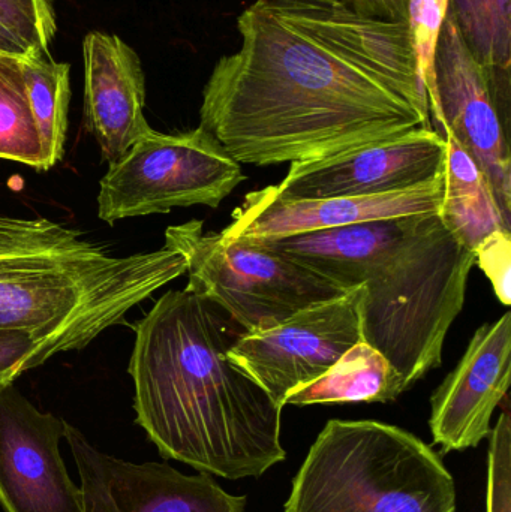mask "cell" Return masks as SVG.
<instances>
[{
  "label": "cell",
  "mask_w": 511,
  "mask_h": 512,
  "mask_svg": "<svg viewBox=\"0 0 511 512\" xmlns=\"http://www.w3.org/2000/svg\"><path fill=\"white\" fill-rule=\"evenodd\" d=\"M216 62L200 128L239 164H293L432 128L408 23L344 0H254Z\"/></svg>",
  "instance_id": "cell-1"
},
{
  "label": "cell",
  "mask_w": 511,
  "mask_h": 512,
  "mask_svg": "<svg viewBox=\"0 0 511 512\" xmlns=\"http://www.w3.org/2000/svg\"><path fill=\"white\" fill-rule=\"evenodd\" d=\"M230 346L212 303L188 289L162 295L135 327V421L164 459L258 478L287 457L284 408L228 360Z\"/></svg>",
  "instance_id": "cell-2"
},
{
  "label": "cell",
  "mask_w": 511,
  "mask_h": 512,
  "mask_svg": "<svg viewBox=\"0 0 511 512\" xmlns=\"http://www.w3.org/2000/svg\"><path fill=\"white\" fill-rule=\"evenodd\" d=\"M185 273V258L165 245L119 256L50 219L0 216V330L56 354L86 348Z\"/></svg>",
  "instance_id": "cell-3"
},
{
  "label": "cell",
  "mask_w": 511,
  "mask_h": 512,
  "mask_svg": "<svg viewBox=\"0 0 511 512\" xmlns=\"http://www.w3.org/2000/svg\"><path fill=\"white\" fill-rule=\"evenodd\" d=\"M474 264L476 255L440 213H428L372 265L360 286L362 340L392 363L408 388L443 363Z\"/></svg>",
  "instance_id": "cell-4"
},
{
  "label": "cell",
  "mask_w": 511,
  "mask_h": 512,
  "mask_svg": "<svg viewBox=\"0 0 511 512\" xmlns=\"http://www.w3.org/2000/svg\"><path fill=\"white\" fill-rule=\"evenodd\" d=\"M285 512H456L440 454L378 421L332 420L312 444Z\"/></svg>",
  "instance_id": "cell-5"
},
{
  "label": "cell",
  "mask_w": 511,
  "mask_h": 512,
  "mask_svg": "<svg viewBox=\"0 0 511 512\" xmlns=\"http://www.w3.org/2000/svg\"><path fill=\"white\" fill-rule=\"evenodd\" d=\"M165 246L185 258V289L227 310L245 331L273 327L305 307L350 292L248 240L206 233L195 219L168 227Z\"/></svg>",
  "instance_id": "cell-6"
},
{
  "label": "cell",
  "mask_w": 511,
  "mask_h": 512,
  "mask_svg": "<svg viewBox=\"0 0 511 512\" xmlns=\"http://www.w3.org/2000/svg\"><path fill=\"white\" fill-rule=\"evenodd\" d=\"M243 180L239 162L200 126L177 134L150 128L102 177L98 216L113 225L177 207L216 209Z\"/></svg>",
  "instance_id": "cell-7"
},
{
  "label": "cell",
  "mask_w": 511,
  "mask_h": 512,
  "mask_svg": "<svg viewBox=\"0 0 511 512\" xmlns=\"http://www.w3.org/2000/svg\"><path fill=\"white\" fill-rule=\"evenodd\" d=\"M435 99L429 104L438 134H450L485 174L495 201L511 222V107L468 50L447 14L435 51Z\"/></svg>",
  "instance_id": "cell-8"
},
{
  "label": "cell",
  "mask_w": 511,
  "mask_h": 512,
  "mask_svg": "<svg viewBox=\"0 0 511 512\" xmlns=\"http://www.w3.org/2000/svg\"><path fill=\"white\" fill-rule=\"evenodd\" d=\"M359 342L357 286L335 300L305 307L273 327L246 331L230 346L227 357L284 408L293 391L323 376Z\"/></svg>",
  "instance_id": "cell-9"
},
{
  "label": "cell",
  "mask_w": 511,
  "mask_h": 512,
  "mask_svg": "<svg viewBox=\"0 0 511 512\" xmlns=\"http://www.w3.org/2000/svg\"><path fill=\"white\" fill-rule=\"evenodd\" d=\"M446 153L444 137L420 126L326 158L293 162L273 192L287 200H321L407 191L443 176Z\"/></svg>",
  "instance_id": "cell-10"
},
{
  "label": "cell",
  "mask_w": 511,
  "mask_h": 512,
  "mask_svg": "<svg viewBox=\"0 0 511 512\" xmlns=\"http://www.w3.org/2000/svg\"><path fill=\"white\" fill-rule=\"evenodd\" d=\"M63 439L80 475L84 512H245V496L225 492L209 474L116 459L66 421Z\"/></svg>",
  "instance_id": "cell-11"
},
{
  "label": "cell",
  "mask_w": 511,
  "mask_h": 512,
  "mask_svg": "<svg viewBox=\"0 0 511 512\" xmlns=\"http://www.w3.org/2000/svg\"><path fill=\"white\" fill-rule=\"evenodd\" d=\"M65 421L41 412L14 384L0 388V507L5 512H84L60 454Z\"/></svg>",
  "instance_id": "cell-12"
},
{
  "label": "cell",
  "mask_w": 511,
  "mask_h": 512,
  "mask_svg": "<svg viewBox=\"0 0 511 512\" xmlns=\"http://www.w3.org/2000/svg\"><path fill=\"white\" fill-rule=\"evenodd\" d=\"M511 379V313L483 324L458 366L431 397V427L443 454L479 447L491 435L495 409Z\"/></svg>",
  "instance_id": "cell-13"
},
{
  "label": "cell",
  "mask_w": 511,
  "mask_h": 512,
  "mask_svg": "<svg viewBox=\"0 0 511 512\" xmlns=\"http://www.w3.org/2000/svg\"><path fill=\"white\" fill-rule=\"evenodd\" d=\"M443 197L444 174L407 191L372 197L287 200L276 195L273 186H267L246 195L242 206L231 215L233 221L221 234L225 239H263L425 215L440 212Z\"/></svg>",
  "instance_id": "cell-14"
},
{
  "label": "cell",
  "mask_w": 511,
  "mask_h": 512,
  "mask_svg": "<svg viewBox=\"0 0 511 512\" xmlns=\"http://www.w3.org/2000/svg\"><path fill=\"white\" fill-rule=\"evenodd\" d=\"M83 62L84 125L111 164L150 129L143 66L123 39L98 30L84 38Z\"/></svg>",
  "instance_id": "cell-15"
},
{
  "label": "cell",
  "mask_w": 511,
  "mask_h": 512,
  "mask_svg": "<svg viewBox=\"0 0 511 512\" xmlns=\"http://www.w3.org/2000/svg\"><path fill=\"white\" fill-rule=\"evenodd\" d=\"M425 215L360 222L293 236L245 240L285 256L351 291L363 285L372 265L410 236L422 224Z\"/></svg>",
  "instance_id": "cell-16"
},
{
  "label": "cell",
  "mask_w": 511,
  "mask_h": 512,
  "mask_svg": "<svg viewBox=\"0 0 511 512\" xmlns=\"http://www.w3.org/2000/svg\"><path fill=\"white\" fill-rule=\"evenodd\" d=\"M443 137L447 146L446 170L443 203L438 213L444 225L474 252L495 231H511V222L501 213L479 165L452 135Z\"/></svg>",
  "instance_id": "cell-17"
},
{
  "label": "cell",
  "mask_w": 511,
  "mask_h": 512,
  "mask_svg": "<svg viewBox=\"0 0 511 512\" xmlns=\"http://www.w3.org/2000/svg\"><path fill=\"white\" fill-rule=\"evenodd\" d=\"M408 387L401 373L377 349L359 342L348 349L323 376L293 391L284 406L327 403H386Z\"/></svg>",
  "instance_id": "cell-18"
},
{
  "label": "cell",
  "mask_w": 511,
  "mask_h": 512,
  "mask_svg": "<svg viewBox=\"0 0 511 512\" xmlns=\"http://www.w3.org/2000/svg\"><path fill=\"white\" fill-rule=\"evenodd\" d=\"M447 14L498 98L511 107V0H449Z\"/></svg>",
  "instance_id": "cell-19"
},
{
  "label": "cell",
  "mask_w": 511,
  "mask_h": 512,
  "mask_svg": "<svg viewBox=\"0 0 511 512\" xmlns=\"http://www.w3.org/2000/svg\"><path fill=\"white\" fill-rule=\"evenodd\" d=\"M23 75L30 108L41 138L44 170L53 168L65 152L68 131L69 65L50 56L23 57Z\"/></svg>",
  "instance_id": "cell-20"
},
{
  "label": "cell",
  "mask_w": 511,
  "mask_h": 512,
  "mask_svg": "<svg viewBox=\"0 0 511 512\" xmlns=\"http://www.w3.org/2000/svg\"><path fill=\"white\" fill-rule=\"evenodd\" d=\"M23 57L0 54V159L44 173L41 138L30 108Z\"/></svg>",
  "instance_id": "cell-21"
},
{
  "label": "cell",
  "mask_w": 511,
  "mask_h": 512,
  "mask_svg": "<svg viewBox=\"0 0 511 512\" xmlns=\"http://www.w3.org/2000/svg\"><path fill=\"white\" fill-rule=\"evenodd\" d=\"M0 24L27 48L30 56H50L57 32L53 0H0Z\"/></svg>",
  "instance_id": "cell-22"
},
{
  "label": "cell",
  "mask_w": 511,
  "mask_h": 512,
  "mask_svg": "<svg viewBox=\"0 0 511 512\" xmlns=\"http://www.w3.org/2000/svg\"><path fill=\"white\" fill-rule=\"evenodd\" d=\"M449 0H408L407 23L416 56L417 72L425 87L428 104L435 99V51Z\"/></svg>",
  "instance_id": "cell-23"
},
{
  "label": "cell",
  "mask_w": 511,
  "mask_h": 512,
  "mask_svg": "<svg viewBox=\"0 0 511 512\" xmlns=\"http://www.w3.org/2000/svg\"><path fill=\"white\" fill-rule=\"evenodd\" d=\"M489 435L486 512H511V417L509 399Z\"/></svg>",
  "instance_id": "cell-24"
},
{
  "label": "cell",
  "mask_w": 511,
  "mask_h": 512,
  "mask_svg": "<svg viewBox=\"0 0 511 512\" xmlns=\"http://www.w3.org/2000/svg\"><path fill=\"white\" fill-rule=\"evenodd\" d=\"M56 355L51 346L20 331L0 330V388Z\"/></svg>",
  "instance_id": "cell-25"
},
{
  "label": "cell",
  "mask_w": 511,
  "mask_h": 512,
  "mask_svg": "<svg viewBox=\"0 0 511 512\" xmlns=\"http://www.w3.org/2000/svg\"><path fill=\"white\" fill-rule=\"evenodd\" d=\"M477 264L494 286L498 300L511 304V231L500 230L486 237L476 251Z\"/></svg>",
  "instance_id": "cell-26"
},
{
  "label": "cell",
  "mask_w": 511,
  "mask_h": 512,
  "mask_svg": "<svg viewBox=\"0 0 511 512\" xmlns=\"http://www.w3.org/2000/svg\"><path fill=\"white\" fill-rule=\"evenodd\" d=\"M348 6L369 18L407 23L408 0H344Z\"/></svg>",
  "instance_id": "cell-27"
},
{
  "label": "cell",
  "mask_w": 511,
  "mask_h": 512,
  "mask_svg": "<svg viewBox=\"0 0 511 512\" xmlns=\"http://www.w3.org/2000/svg\"><path fill=\"white\" fill-rule=\"evenodd\" d=\"M0 54L9 56L27 57L30 56L27 48L0 24Z\"/></svg>",
  "instance_id": "cell-28"
}]
</instances>
